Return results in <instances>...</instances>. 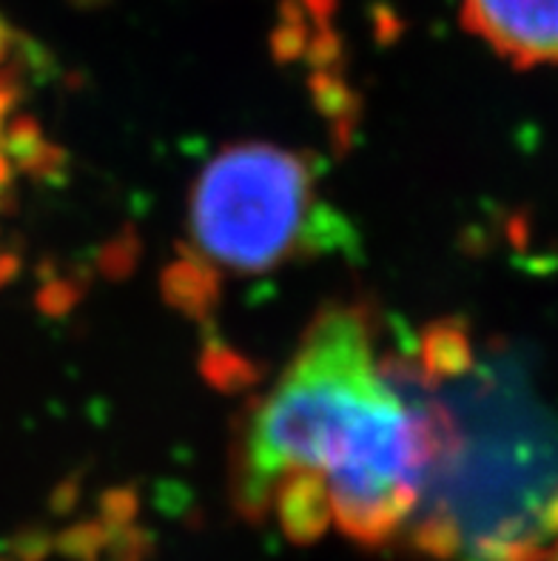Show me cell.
<instances>
[{"mask_svg":"<svg viewBox=\"0 0 558 561\" xmlns=\"http://www.w3.org/2000/svg\"><path fill=\"white\" fill-rule=\"evenodd\" d=\"M431 456L433 416L417 359L382 356L368 313L333 306L248 413L234 502L246 519H262L280 479L314 473L328 484L333 525L379 548L408 525Z\"/></svg>","mask_w":558,"mask_h":561,"instance_id":"obj_1","label":"cell"},{"mask_svg":"<svg viewBox=\"0 0 558 561\" xmlns=\"http://www.w3.org/2000/svg\"><path fill=\"white\" fill-rule=\"evenodd\" d=\"M417 368L433 456L408 519L433 561H547L558 545V413L531 368L476 345L462 322L428 325Z\"/></svg>","mask_w":558,"mask_h":561,"instance_id":"obj_2","label":"cell"},{"mask_svg":"<svg viewBox=\"0 0 558 561\" xmlns=\"http://www.w3.org/2000/svg\"><path fill=\"white\" fill-rule=\"evenodd\" d=\"M314 199L305 157L271 142H237L200 171L191 192V242L214 268L262 274L311 245Z\"/></svg>","mask_w":558,"mask_h":561,"instance_id":"obj_3","label":"cell"},{"mask_svg":"<svg viewBox=\"0 0 558 561\" xmlns=\"http://www.w3.org/2000/svg\"><path fill=\"white\" fill-rule=\"evenodd\" d=\"M462 18L513 66H558V0H462Z\"/></svg>","mask_w":558,"mask_h":561,"instance_id":"obj_4","label":"cell"},{"mask_svg":"<svg viewBox=\"0 0 558 561\" xmlns=\"http://www.w3.org/2000/svg\"><path fill=\"white\" fill-rule=\"evenodd\" d=\"M271 511L283 527V534L297 545L319 541L333 525L328 484L314 473H294V477L280 479L271 493L269 513Z\"/></svg>","mask_w":558,"mask_h":561,"instance_id":"obj_5","label":"cell"},{"mask_svg":"<svg viewBox=\"0 0 558 561\" xmlns=\"http://www.w3.org/2000/svg\"><path fill=\"white\" fill-rule=\"evenodd\" d=\"M0 149H3V154H7L9 160H14V163L23 165V169H35L43 160L41 131H37L32 121L12 123L7 137L0 140Z\"/></svg>","mask_w":558,"mask_h":561,"instance_id":"obj_6","label":"cell"},{"mask_svg":"<svg viewBox=\"0 0 558 561\" xmlns=\"http://www.w3.org/2000/svg\"><path fill=\"white\" fill-rule=\"evenodd\" d=\"M12 103H14L12 78H7V75H0V123H3V117H7V114H9Z\"/></svg>","mask_w":558,"mask_h":561,"instance_id":"obj_7","label":"cell"},{"mask_svg":"<svg viewBox=\"0 0 558 561\" xmlns=\"http://www.w3.org/2000/svg\"><path fill=\"white\" fill-rule=\"evenodd\" d=\"M12 43H14L12 28H9L7 23L0 21V64H3V60H7V57H9V49H12Z\"/></svg>","mask_w":558,"mask_h":561,"instance_id":"obj_8","label":"cell"},{"mask_svg":"<svg viewBox=\"0 0 558 561\" xmlns=\"http://www.w3.org/2000/svg\"><path fill=\"white\" fill-rule=\"evenodd\" d=\"M547 561H558V545H556V550H553L550 559H547Z\"/></svg>","mask_w":558,"mask_h":561,"instance_id":"obj_9","label":"cell"}]
</instances>
